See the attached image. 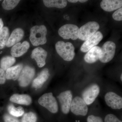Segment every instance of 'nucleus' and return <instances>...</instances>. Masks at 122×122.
<instances>
[{"instance_id":"f257e3e1","label":"nucleus","mask_w":122,"mask_h":122,"mask_svg":"<svg viewBox=\"0 0 122 122\" xmlns=\"http://www.w3.org/2000/svg\"><path fill=\"white\" fill-rule=\"evenodd\" d=\"M47 30L44 25H35L30 30V39L34 46L46 44L47 41L46 36Z\"/></svg>"},{"instance_id":"f03ea898","label":"nucleus","mask_w":122,"mask_h":122,"mask_svg":"<svg viewBox=\"0 0 122 122\" xmlns=\"http://www.w3.org/2000/svg\"><path fill=\"white\" fill-rule=\"evenodd\" d=\"M55 49L58 54L65 61H69L73 59L75 55V48L71 42H57L55 45Z\"/></svg>"},{"instance_id":"7ed1b4c3","label":"nucleus","mask_w":122,"mask_h":122,"mask_svg":"<svg viewBox=\"0 0 122 122\" xmlns=\"http://www.w3.org/2000/svg\"><path fill=\"white\" fill-rule=\"evenodd\" d=\"M38 102L41 106L53 113H56L58 111L57 102L52 93L44 94L39 98Z\"/></svg>"},{"instance_id":"20e7f679","label":"nucleus","mask_w":122,"mask_h":122,"mask_svg":"<svg viewBox=\"0 0 122 122\" xmlns=\"http://www.w3.org/2000/svg\"><path fill=\"white\" fill-rule=\"evenodd\" d=\"M99 28V24L96 21L87 22L79 29V39L82 41H86L95 34Z\"/></svg>"},{"instance_id":"39448f33","label":"nucleus","mask_w":122,"mask_h":122,"mask_svg":"<svg viewBox=\"0 0 122 122\" xmlns=\"http://www.w3.org/2000/svg\"><path fill=\"white\" fill-rule=\"evenodd\" d=\"M58 33L59 36L63 39L76 40L78 38L79 28L75 25L66 24L60 28Z\"/></svg>"},{"instance_id":"423d86ee","label":"nucleus","mask_w":122,"mask_h":122,"mask_svg":"<svg viewBox=\"0 0 122 122\" xmlns=\"http://www.w3.org/2000/svg\"><path fill=\"white\" fill-rule=\"evenodd\" d=\"M115 44L114 42L107 41L105 42L101 49V56L99 60L101 62L106 63L111 61L115 53Z\"/></svg>"},{"instance_id":"0eeeda50","label":"nucleus","mask_w":122,"mask_h":122,"mask_svg":"<svg viewBox=\"0 0 122 122\" xmlns=\"http://www.w3.org/2000/svg\"><path fill=\"white\" fill-rule=\"evenodd\" d=\"M70 110L75 115L85 116L87 115L88 108L82 98L76 96L72 100Z\"/></svg>"},{"instance_id":"6e6552de","label":"nucleus","mask_w":122,"mask_h":122,"mask_svg":"<svg viewBox=\"0 0 122 122\" xmlns=\"http://www.w3.org/2000/svg\"><path fill=\"white\" fill-rule=\"evenodd\" d=\"M35 74V70L33 67L26 66L22 68L18 79L20 86L25 87L28 86L33 78Z\"/></svg>"},{"instance_id":"1a4fd4ad","label":"nucleus","mask_w":122,"mask_h":122,"mask_svg":"<svg viewBox=\"0 0 122 122\" xmlns=\"http://www.w3.org/2000/svg\"><path fill=\"white\" fill-rule=\"evenodd\" d=\"M100 93V87L96 84H92L87 87L82 93V98L87 105L93 103Z\"/></svg>"},{"instance_id":"9d476101","label":"nucleus","mask_w":122,"mask_h":122,"mask_svg":"<svg viewBox=\"0 0 122 122\" xmlns=\"http://www.w3.org/2000/svg\"><path fill=\"white\" fill-rule=\"evenodd\" d=\"M57 98L61 103V109L62 113L66 114L69 112L73 95L71 91L68 90L61 92L57 96Z\"/></svg>"},{"instance_id":"9b49d317","label":"nucleus","mask_w":122,"mask_h":122,"mask_svg":"<svg viewBox=\"0 0 122 122\" xmlns=\"http://www.w3.org/2000/svg\"><path fill=\"white\" fill-rule=\"evenodd\" d=\"M105 102L108 106L113 109L122 108V98L112 92H107L105 96Z\"/></svg>"},{"instance_id":"f8f14e48","label":"nucleus","mask_w":122,"mask_h":122,"mask_svg":"<svg viewBox=\"0 0 122 122\" xmlns=\"http://www.w3.org/2000/svg\"><path fill=\"white\" fill-rule=\"evenodd\" d=\"M103 36L100 31H97L85 41L81 46V50L83 52H88L91 48L97 45L102 40Z\"/></svg>"},{"instance_id":"ddd939ff","label":"nucleus","mask_w":122,"mask_h":122,"mask_svg":"<svg viewBox=\"0 0 122 122\" xmlns=\"http://www.w3.org/2000/svg\"><path fill=\"white\" fill-rule=\"evenodd\" d=\"M48 53L41 47H37L33 50L30 57L36 62L38 67L42 68L46 64V60Z\"/></svg>"},{"instance_id":"4468645a","label":"nucleus","mask_w":122,"mask_h":122,"mask_svg":"<svg viewBox=\"0 0 122 122\" xmlns=\"http://www.w3.org/2000/svg\"><path fill=\"white\" fill-rule=\"evenodd\" d=\"M30 46L29 43L26 41H24L22 44L18 42L11 49V55L14 57L21 56L27 52Z\"/></svg>"},{"instance_id":"2eb2a0df","label":"nucleus","mask_w":122,"mask_h":122,"mask_svg":"<svg viewBox=\"0 0 122 122\" xmlns=\"http://www.w3.org/2000/svg\"><path fill=\"white\" fill-rule=\"evenodd\" d=\"M100 7L104 11L112 12L122 8V1L121 0H103Z\"/></svg>"},{"instance_id":"dca6fc26","label":"nucleus","mask_w":122,"mask_h":122,"mask_svg":"<svg viewBox=\"0 0 122 122\" xmlns=\"http://www.w3.org/2000/svg\"><path fill=\"white\" fill-rule=\"evenodd\" d=\"M101 54V48L95 46L90 50L85 55L84 60L88 63H94L99 59Z\"/></svg>"},{"instance_id":"f3484780","label":"nucleus","mask_w":122,"mask_h":122,"mask_svg":"<svg viewBox=\"0 0 122 122\" xmlns=\"http://www.w3.org/2000/svg\"><path fill=\"white\" fill-rule=\"evenodd\" d=\"M24 35V30L18 28L13 30L6 44L7 47H10L17 44L21 41Z\"/></svg>"},{"instance_id":"a211bd4d","label":"nucleus","mask_w":122,"mask_h":122,"mask_svg":"<svg viewBox=\"0 0 122 122\" xmlns=\"http://www.w3.org/2000/svg\"><path fill=\"white\" fill-rule=\"evenodd\" d=\"M49 70L45 68L33 81L32 86L36 89L41 88L44 83L48 80L50 76Z\"/></svg>"},{"instance_id":"6ab92c4d","label":"nucleus","mask_w":122,"mask_h":122,"mask_svg":"<svg viewBox=\"0 0 122 122\" xmlns=\"http://www.w3.org/2000/svg\"><path fill=\"white\" fill-rule=\"evenodd\" d=\"M23 68V65L20 64L9 68L5 73L6 79L13 81L17 80Z\"/></svg>"},{"instance_id":"aec40b11","label":"nucleus","mask_w":122,"mask_h":122,"mask_svg":"<svg viewBox=\"0 0 122 122\" xmlns=\"http://www.w3.org/2000/svg\"><path fill=\"white\" fill-rule=\"evenodd\" d=\"M10 100L12 102L24 105H29L32 103L31 97L26 94H14L11 96Z\"/></svg>"},{"instance_id":"412c9836","label":"nucleus","mask_w":122,"mask_h":122,"mask_svg":"<svg viewBox=\"0 0 122 122\" xmlns=\"http://www.w3.org/2000/svg\"><path fill=\"white\" fill-rule=\"evenodd\" d=\"M43 1L45 6L48 8L62 9L67 5V1L65 0H44Z\"/></svg>"},{"instance_id":"4be33fe9","label":"nucleus","mask_w":122,"mask_h":122,"mask_svg":"<svg viewBox=\"0 0 122 122\" xmlns=\"http://www.w3.org/2000/svg\"><path fill=\"white\" fill-rule=\"evenodd\" d=\"M15 57L10 56H6L2 57L0 61V67L4 71L11 67L15 63Z\"/></svg>"},{"instance_id":"5701e85b","label":"nucleus","mask_w":122,"mask_h":122,"mask_svg":"<svg viewBox=\"0 0 122 122\" xmlns=\"http://www.w3.org/2000/svg\"><path fill=\"white\" fill-rule=\"evenodd\" d=\"M9 30L7 26L3 27L0 31V49H2L6 45L9 37Z\"/></svg>"},{"instance_id":"b1692460","label":"nucleus","mask_w":122,"mask_h":122,"mask_svg":"<svg viewBox=\"0 0 122 122\" xmlns=\"http://www.w3.org/2000/svg\"><path fill=\"white\" fill-rule=\"evenodd\" d=\"M8 110L10 114L14 117L22 116L25 113V111L22 107H16L12 104L9 105Z\"/></svg>"},{"instance_id":"393cba45","label":"nucleus","mask_w":122,"mask_h":122,"mask_svg":"<svg viewBox=\"0 0 122 122\" xmlns=\"http://www.w3.org/2000/svg\"><path fill=\"white\" fill-rule=\"evenodd\" d=\"M20 1L18 0H5L2 2V6L5 10H11L15 8Z\"/></svg>"},{"instance_id":"a878e982","label":"nucleus","mask_w":122,"mask_h":122,"mask_svg":"<svg viewBox=\"0 0 122 122\" xmlns=\"http://www.w3.org/2000/svg\"><path fill=\"white\" fill-rule=\"evenodd\" d=\"M37 117L36 114L32 112L25 114L21 119V122H36Z\"/></svg>"},{"instance_id":"bb28decb","label":"nucleus","mask_w":122,"mask_h":122,"mask_svg":"<svg viewBox=\"0 0 122 122\" xmlns=\"http://www.w3.org/2000/svg\"><path fill=\"white\" fill-rule=\"evenodd\" d=\"M105 122H122L115 115L113 114H109L106 116Z\"/></svg>"},{"instance_id":"cd10ccee","label":"nucleus","mask_w":122,"mask_h":122,"mask_svg":"<svg viewBox=\"0 0 122 122\" xmlns=\"http://www.w3.org/2000/svg\"><path fill=\"white\" fill-rule=\"evenodd\" d=\"M122 8L118 9L112 15L114 20L116 21H122Z\"/></svg>"},{"instance_id":"c85d7f7f","label":"nucleus","mask_w":122,"mask_h":122,"mask_svg":"<svg viewBox=\"0 0 122 122\" xmlns=\"http://www.w3.org/2000/svg\"><path fill=\"white\" fill-rule=\"evenodd\" d=\"M3 118L5 122H20L17 118L8 114H5Z\"/></svg>"},{"instance_id":"c756f323","label":"nucleus","mask_w":122,"mask_h":122,"mask_svg":"<svg viewBox=\"0 0 122 122\" xmlns=\"http://www.w3.org/2000/svg\"><path fill=\"white\" fill-rule=\"evenodd\" d=\"M87 122H103L100 117L93 115L89 116L87 118Z\"/></svg>"},{"instance_id":"7c9ffc66","label":"nucleus","mask_w":122,"mask_h":122,"mask_svg":"<svg viewBox=\"0 0 122 122\" xmlns=\"http://www.w3.org/2000/svg\"><path fill=\"white\" fill-rule=\"evenodd\" d=\"M6 81L5 73L4 71L0 68V84H4Z\"/></svg>"},{"instance_id":"2f4dec72","label":"nucleus","mask_w":122,"mask_h":122,"mask_svg":"<svg viewBox=\"0 0 122 122\" xmlns=\"http://www.w3.org/2000/svg\"><path fill=\"white\" fill-rule=\"evenodd\" d=\"M4 27V23L2 19L0 18V31Z\"/></svg>"},{"instance_id":"473e14b6","label":"nucleus","mask_w":122,"mask_h":122,"mask_svg":"<svg viewBox=\"0 0 122 122\" xmlns=\"http://www.w3.org/2000/svg\"><path fill=\"white\" fill-rule=\"evenodd\" d=\"M68 1L71 3H76L78 1L77 0H68Z\"/></svg>"},{"instance_id":"72a5a7b5","label":"nucleus","mask_w":122,"mask_h":122,"mask_svg":"<svg viewBox=\"0 0 122 122\" xmlns=\"http://www.w3.org/2000/svg\"><path fill=\"white\" fill-rule=\"evenodd\" d=\"M78 1H79V2H81V3H84V2L87 1V0H78Z\"/></svg>"},{"instance_id":"f704fd0d","label":"nucleus","mask_w":122,"mask_h":122,"mask_svg":"<svg viewBox=\"0 0 122 122\" xmlns=\"http://www.w3.org/2000/svg\"><path fill=\"white\" fill-rule=\"evenodd\" d=\"M120 79L121 81H122V74H121V76H120Z\"/></svg>"},{"instance_id":"c9c22d12","label":"nucleus","mask_w":122,"mask_h":122,"mask_svg":"<svg viewBox=\"0 0 122 122\" xmlns=\"http://www.w3.org/2000/svg\"></svg>"}]
</instances>
